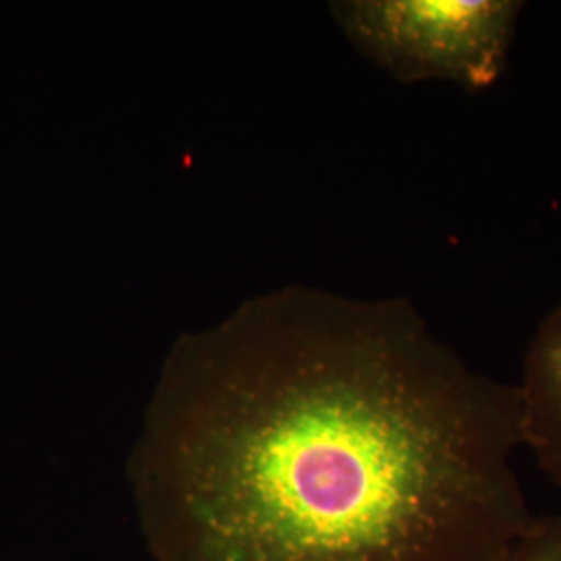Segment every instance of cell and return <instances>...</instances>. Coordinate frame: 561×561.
Returning <instances> with one entry per match:
<instances>
[{"label": "cell", "instance_id": "cell-1", "mask_svg": "<svg viewBox=\"0 0 561 561\" xmlns=\"http://www.w3.org/2000/svg\"><path fill=\"white\" fill-rule=\"evenodd\" d=\"M520 447L412 301L285 287L173 345L127 477L154 561H502Z\"/></svg>", "mask_w": 561, "mask_h": 561}, {"label": "cell", "instance_id": "cell-2", "mask_svg": "<svg viewBox=\"0 0 561 561\" xmlns=\"http://www.w3.org/2000/svg\"><path fill=\"white\" fill-rule=\"evenodd\" d=\"M524 2L345 0L331 11L364 57L401 83L447 81L481 92L505 71Z\"/></svg>", "mask_w": 561, "mask_h": 561}, {"label": "cell", "instance_id": "cell-3", "mask_svg": "<svg viewBox=\"0 0 561 561\" xmlns=\"http://www.w3.org/2000/svg\"><path fill=\"white\" fill-rule=\"evenodd\" d=\"M522 447L561 491V301L545 314L526 345L520 381Z\"/></svg>", "mask_w": 561, "mask_h": 561}, {"label": "cell", "instance_id": "cell-4", "mask_svg": "<svg viewBox=\"0 0 561 561\" xmlns=\"http://www.w3.org/2000/svg\"><path fill=\"white\" fill-rule=\"evenodd\" d=\"M502 561H561V512L535 516Z\"/></svg>", "mask_w": 561, "mask_h": 561}]
</instances>
